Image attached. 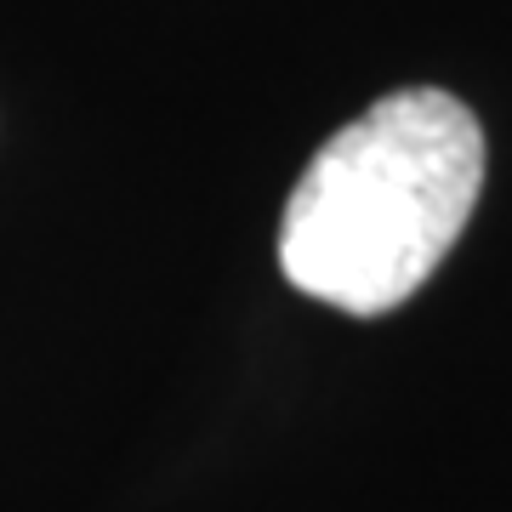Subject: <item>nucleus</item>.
Returning a JSON list of instances; mask_svg holds the SVG:
<instances>
[{"label":"nucleus","instance_id":"f257e3e1","mask_svg":"<svg viewBox=\"0 0 512 512\" xmlns=\"http://www.w3.org/2000/svg\"><path fill=\"white\" fill-rule=\"evenodd\" d=\"M478 188V114L439 86L393 92L308 160L279 222V268L353 319L393 313L450 256Z\"/></svg>","mask_w":512,"mask_h":512}]
</instances>
